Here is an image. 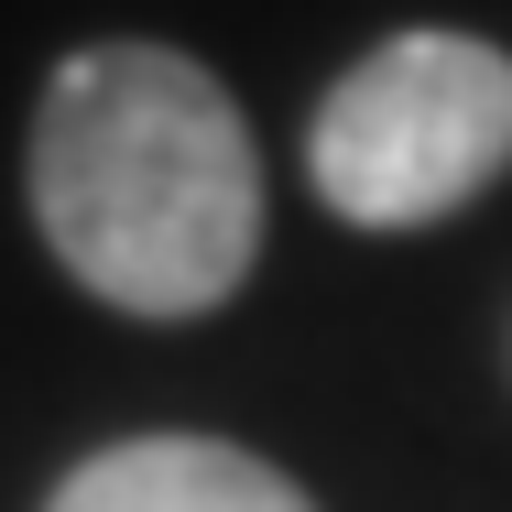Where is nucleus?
<instances>
[{"mask_svg": "<svg viewBox=\"0 0 512 512\" xmlns=\"http://www.w3.org/2000/svg\"><path fill=\"white\" fill-rule=\"evenodd\" d=\"M22 197L44 251L120 316H207L262 262V153L240 99L142 33L77 44L44 77Z\"/></svg>", "mask_w": 512, "mask_h": 512, "instance_id": "f257e3e1", "label": "nucleus"}, {"mask_svg": "<svg viewBox=\"0 0 512 512\" xmlns=\"http://www.w3.org/2000/svg\"><path fill=\"white\" fill-rule=\"evenodd\" d=\"M306 175L349 229H425L512 175V55L414 22L371 44L306 120Z\"/></svg>", "mask_w": 512, "mask_h": 512, "instance_id": "f03ea898", "label": "nucleus"}, {"mask_svg": "<svg viewBox=\"0 0 512 512\" xmlns=\"http://www.w3.org/2000/svg\"><path fill=\"white\" fill-rule=\"evenodd\" d=\"M44 512H316V502L229 436H120L99 458H77Z\"/></svg>", "mask_w": 512, "mask_h": 512, "instance_id": "7ed1b4c3", "label": "nucleus"}]
</instances>
